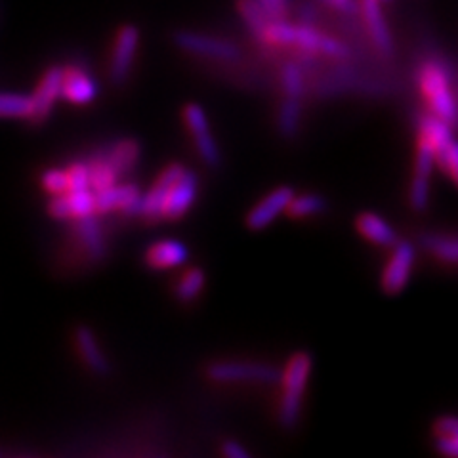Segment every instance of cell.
<instances>
[{
  "label": "cell",
  "instance_id": "24",
  "mask_svg": "<svg viewBox=\"0 0 458 458\" xmlns=\"http://www.w3.org/2000/svg\"><path fill=\"white\" fill-rule=\"evenodd\" d=\"M205 283H207L205 271L200 267H190L188 271H183V276L178 279L174 294L182 304H191L200 294H203Z\"/></svg>",
  "mask_w": 458,
  "mask_h": 458
},
{
  "label": "cell",
  "instance_id": "8",
  "mask_svg": "<svg viewBox=\"0 0 458 458\" xmlns=\"http://www.w3.org/2000/svg\"><path fill=\"white\" fill-rule=\"evenodd\" d=\"M183 170L185 168L180 163H172L161 172L159 178H157L155 183L151 185V190L146 195H141L138 216H141L143 220H148L151 224L163 220L166 197L172 190V185H174L176 180L183 174Z\"/></svg>",
  "mask_w": 458,
  "mask_h": 458
},
{
  "label": "cell",
  "instance_id": "34",
  "mask_svg": "<svg viewBox=\"0 0 458 458\" xmlns=\"http://www.w3.org/2000/svg\"><path fill=\"white\" fill-rule=\"evenodd\" d=\"M42 188L52 195H60L67 191V172L64 170H48L42 174Z\"/></svg>",
  "mask_w": 458,
  "mask_h": 458
},
{
  "label": "cell",
  "instance_id": "32",
  "mask_svg": "<svg viewBox=\"0 0 458 458\" xmlns=\"http://www.w3.org/2000/svg\"><path fill=\"white\" fill-rule=\"evenodd\" d=\"M436 165L441 166V170L451 178V182H456L458 176V148L456 143H449V146L436 149Z\"/></svg>",
  "mask_w": 458,
  "mask_h": 458
},
{
  "label": "cell",
  "instance_id": "17",
  "mask_svg": "<svg viewBox=\"0 0 458 458\" xmlns=\"http://www.w3.org/2000/svg\"><path fill=\"white\" fill-rule=\"evenodd\" d=\"M190 250L182 241H157L146 250V264L151 269H172L188 262Z\"/></svg>",
  "mask_w": 458,
  "mask_h": 458
},
{
  "label": "cell",
  "instance_id": "1",
  "mask_svg": "<svg viewBox=\"0 0 458 458\" xmlns=\"http://www.w3.org/2000/svg\"><path fill=\"white\" fill-rule=\"evenodd\" d=\"M311 355L306 352L294 353L284 370L281 372V401H279V422L283 428L293 429L302 414L304 392L311 375Z\"/></svg>",
  "mask_w": 458,
  "mask_h": 458
},
{
  "label": "cell",
  "instance_id": "39",
  "mask_svg": "<svg viewBox=\"0 0 458 458\" xmlns=\"http://www.w3.org/2000/svg\"><path fill=\"white\" fill-rule=\"evenodd\" d=\"M321 3L336 12H342V13L360 12V4H357L355 0H321Z\"/></svg>",
  "mask_w": 458,
  "mask_h": 458
},
{
  "label": "cell",
  "instance_id": "27",
  "mask_svg": "<svg viewBox=\"0 0 458 458\" xmlns=\"http://www.w3.org/2000/svg\"><path fill=\"white\" fill-rule=\"evenodd\" d=\"M325 210H327V200L321 195H315V193L294 195L291 199L289 207H286L289 216L296 220L318 216V214H323Z\"/></svg>",
  "mask_w": 458,
  "mask_h": 458
},
{
  "label": "cell",
  "instance_id": "15",
  "mask_svg": "<svg viewBox=\"0 0 458 458\" xmlns=\"http://www.w3.org/2000/svg\"><path fill=\"white\" fill-rule=\"evenodd\" d=\"M48 212L55 220H79L90 216V214H96L94 193L90 190H84L54 195L48 205Z\"/></svg>",
  "mask_w": 458,
  "mask_h": 458
},
{
  "label": "cell",
  "instance_id": "18",
  "mask_svg": "<svg viewBox=\"0 0 458 458\" xmlns=\"http://www.w3.org/2000/svg\"><path fill=\"white\" fill-rule=\"evenodd\" d=\"M75 344L79 348V355L81 360L84 361V365L89 367L94 375L98 377H106L109 372V360L106 357L102 346L96 338V335L90 331L89 327H79L75 331Z\"/></svg>",
  "mask_w": 458,
  "mask_h": 458
},
{
  "label": "cell",
  "instance_id": "25",
  "mask_svg": "<svg viewBox=\"0 0 458 458\" xmlns=\"http://www.w3.org/2000/svg\"><path fill=\"white\" fill-rule=\"evenodd\" d=\"M302 121V104L298 98H284L277 113V128L284 138H294Z\"/></svg>",
  "mask_w": 458,
  "mask_h": 458
},
{
  "label": "cell",
  "instance_id": "2",
  "mask_svg": "<svg viewBox=\"0 0 458 458\" xmlns=\"http://www.w3.org/2000/svg\"><path fill=\"white\" fill-rule=\"evenodd\" d=\"M419 86L426 104L439 119L454 126L456 123V99L449 73L437 62H426L419 71Z\"/></svg>",
  "mask_w": 458,
  "mask_h": 458
},
{
  "label": "cell",
  "instance_id": "29",
  "mask_svg": "<svg viewBox=\"0 0 458 458\" xmlns=\"http://www.w3.org/2000/svg\"><path fill=\"white\" fill-rule=\"evenodd\" d=\"M89 174H90V191L92 193L104 191V190L111 188V185L117 183V180H119L104 157H98V159L89 163Z\"/></svg>",
  "mask_w": 458,
  "mask_h": 458
},
{
  "label": "cell",
  "instance_id": "12",
  "mask_svg": "<svg viewBox=\"0 0 458 458\" xmlns=\"http://www.w3.org/2000/svg\"><path fill=\"white\" fill-rule=\"evenodd\" d=\"M360 12L375 48L382 55H394V37L388 21L384 18L382 3H378V0H360Z\"/></svg>",
  "mask_w": 458,
  "mask_h": 458
},
{
  "label": "cell",
  "instance_id": "7",
  "mask_svg": "<svg viewBox=\"0 0 458 458\" xmlns=\"http://www.w3.org/2000/svg\"><path fill=\"white\" fill-rule=\"evenodd\" d=\"M183 121H185V126H188L195 148L199 151V157L203 159V163L208 166H218L222 161V153L216 140H214L210 132L205 109L197 104H188L183 107Z\"/></svg>",
  "mask_w": 458,
  "mask_h": 458
},
{
  "label": "cell",
  "instance_id": "40",
  "mask_svg": "<svg viewBox=\"0 0 458 458\" xmlns=\"http://www.w3.org/2000/svg\"><path fill=\"white\" fill-rule=\"evenodd\" d=\"M378 3H390V0H378Z\"/></svg>",
  "mask_w": 458,
  "mask_h": 458
},
{
  "label": "cell",
  "instance_id": "38",
  "mask_svg": "<svg viewBox=\"0 0 458 458\" xmlns=\"http://www.w3.org/2000/svg\"><path fill=\"white\" fill-rule=\"evenodd\" d=\"M222 454L227 458H249L250 453L239 441H224Z\"/></svg>",
  "mask_w": 458,
  "mask_h": 458
},
{
  "label": "cell",
  "instance_id": "11",
  "mask_svg": "<svg viewBox=\"0 0 458 458\" xmlns=\"http://www.w3.org/2000/svg\"><path fill=\"white\" fill-rule=\"evenodd\" d=\"M140 200L141 193L136 185L114 183L104 191L94 193V208L96 214H109L114 210H121L124 214H140Z\"/></svg>",
  "mask_w": 458,
  "mask_h": 458
},
{
  "label": "cell",
  "instance_id": "36",
  "mask_svg": "<svg viewBox=\"0 0 458 458\" xmlns=\"http://www.w3.org/2000/svg\"><path fill=\"white\" fill-rule=\"evenodd\" d=\"M436 449L443 456L454 458L458 454V436H437L436 437Z\"/></svg>",
  "mask_w": 458,
  "mask_h": 458
},
{
  "label": "cell",
  "instance_id": "9",
  "mask_svg": "<svg viewBox=\"0 0 458 458\" xmlns=\"http://www.w3.org/2000/svg\"><path fill=\"white\" fill-rule=\"evenodd\" d=\"M62 82H64V67L54 65L47 71L45 75H42L37 90L33 92V96H29L31 107H29L27 119H31L37 124L48 119V114L52 113L55 102L62 98Z\"/></svg>",
  "mask_w": 458,
  "mask_h": 458
},
{
  "label": "cell",
  "instance_id": "33",
  "mask_svg": "<svg viewBox=\"0 0 458 458\" xmlns=\"http://www.w3.org/2000/svg\"><path fill=\"white\" fill-rule=\"evenodd\" d=\"M90 190L89 163H75L67 170V191Z\"/></svg>",
  "mask_w": 458,
  "mask_h": 458
},
{
  "label": "cell",
  "instance_id": "26",
  "mask_svg": "<svg viewBox=\"0 0 458 458\" xmlns=\"http://www.w3.org/2000/svg\"><path fill=\"white\" fill-rule=\"evenodd\" d=\"M422 247L432 252L436 258L445 264H456L458 258V245L454 237L439 235V233H424L420 237Z\"/></svg>",
  "mask_w": 458,
  "mask_h": 458
},
{
  "label": "cell",
  "instance_id": "20",
  "mask_svg": "<svg viewBox=\"0 0 458 458\" xmlns=\"http://www.w3.org/2000/svg\"><path fill=\"white\" fill-rule=\"evenodd\" d=\"M77 235L86 254L94 258V260H104L107 254V245H106L102 225H99L94 214L77 220Z\"/></svg>",
  "mask_w": 458,
  "mask_h": 458
},
{
  "label": "cell",
  "instance_id": "31",
  "mask_svg": "<svg viewBox=\"0 0 458 458\" xmlns=\"http://www.w3.org/2000/svg\"><path fill=\"white\" fill-rule=\"evenodd\" d=\"M281 84H283V92L286 98L302 99V96L306 92L304 73L296 64H286L281 69Z\"/></svg>",
  "mask_w": 458,
  "mask_h": 458
},
{
  "label": "cell",
  "instance_id": "4",
  "mask_svg": "<svg viewBox=\"0 0 458 458\" xmlns=\"http://www.w3.org/2000/svg\"><path fill=\"white\" fill-rule=\"evenodd\" d=\"M176 47L183 52L193 54V55H203L212 57V60H222V62H233L241 55V48L235 42L214 37L207 33H197V31H178L174 35Z\"/></svg>",
  "mask_w": 458,
  "mask_h": 458
},
{
  "label": "cell",
  "instance_id": "30",
  "mask_svg": "<svg viewBox=\"0 0 458 458\" xmlns=\"http://www.w3.org/2000/svg\"><path fill=\"white\" fill-rule=\"evenodd\" d=\"M29 107H31L29 96L0 92V117H4V119H27Z\"/></svg>",
  "mask_w": 458,
  "mask_h": 458
},
{
  "label": "cell",
  "instance_id": "3",
  "mask_svg": "<svg viewBox=\"0 0 458 458\" xmlns=\"http://www.w3.org/2000/svg\"><path fill=\"white\" fill-rule=\"evenodd\" d=\"M207 377L220 384H276L281 377V372L267 363L227 360L208 365Z\"/></svg>",
  "mask_w": 458,
  "mask_h": 458
},
{
  "label": "cell",
  "instance_id": "37",
  "mask_svg": "<svg viewBox=\"0 0 458 458\" xmlns=\"http://www.w3.org/2000/svg\"><path fill=\"white\" fill-rule=\"evenodd\" d=\"M434 432L437 436H458V422L453 417H441L434 424Z\"/></svg>",
  "mask_w": 458,
  "mask_h": 458
},
{
  "label": "cell",
  "instance_id": "19",
  "mask_svg": "<svg viewBox=\"0 0 458 458\" xmlns=\"http://www.w3.org/2000/svg\"><path fill=\"white\" fill-rule=\"evenodd\" d=\"M355 227L367 241L375 242V245H380V247H392L397 241L394 227L384 218L377 216L375 212H361L355 220Z\"/></svg>",
  "mask_w": 458,
  "mask_h": 458
},
{
  "label": "cell",
  "instance_id": "21",
  "mask_svg": "<svg viewBox=\"0 0 458 458\" xmlns=\"http://www.w3.org/2000/svg\"><path fill=\"white\" fill-rule=\"evenodd\" d=\"M138 157H140L138 141L136 140H123L119 143H114L104 159L113 168L114 174H117V178H121L123 174H126V172H131L136 166Z\"/></svg>",
  "mask_w": 458,
  "mask_h": 458
},
{
  "label": "cell",
  "instance_id": "23",
  "mask_svg": "<svg viewBox=\"0 0 458 458\" xmlns=\"http://www.w3.org/2000/svg\"><path fill=\"white\" fill-rule=\"evenodd\" d=\"M237 10L241 20L245 21L249 31L258 38L262 40L266 27L269 25L271 18L269 13L262 8V4L258 0H237Z\"/></svg>",
  "mask_w": 458,
  "mask_h": 458
},
{
  "label": "cell",
  "instance_id": "28",
  "mask_svg": "<svg viewBox=\"0 0 458 458\" xmlns=\"http://www.w3.org/2000/svg\"><path fill=\"white\" fill-rule=\"evenodd\" d=\"M436 166V149L426 136H419L417 157H414V178L419 182H429Z\"/></svg>",
  "mask_w": 458,
  "mask_h": 458
},
{
  "label": "cell",
  "instance_id": "10",
  "mask_svg": "<svg viewBox=\"0 0 458 458\" xmlns=\"http://www.w3.org/2000/svg\"><path fill=\"white\" fill-rule=\"evenodd\" d=\"M293 197L294 191L291 188H286V185H281V188L269 191L260 203L250 208L247 216V227L250 232H262V229L274 224L283 212H286V207H289Z\"/></svg>",
  "mask_w": 458,
  "mask_h": 458
},
{
  "label": "cell",
  "instance_id": "14",
  "mask_svg": "<svg viewBox=\"0 0 458 458\" xmlns=\"http://www.w3.org/2000/svg\"><path fill=\"white\" fill-rule=\"evenodd\" d=\"M293 45L298 47V48H302L304 52L325 54L328 57H336V60H342V57H348V54H350L348 47L342 45L340 40L328 37L325 33L315 31L311 25H306V23L294 25Z\"/></svg>",
  "mask_w": 458,
  "mask_h": 458
},
{
  "label": "cell",
  "instance_id": "13",
  "mask_svg": "<svg viewBox=\"0 0 458 458\" xmlns=\"http://www.w3.org/2000/svg\"><path fill=\"white\" fill-rule=\"evenodd\" d=\"M199 191L197 174L191 170H183V174L172 185V190L166 197L163 218L166 220H180L193 207Z\"/></svg>",
  "mask_w": 458,
  "mask_h": 458
},
{
  "label": "cell",
  "instance_id": "5",
  "mask_svg": "<svg viewBox=\"0 0 458 458\" xmlns=\"http://www.w3.org/2000/svg\"><path fill=\"white\" fill-rule=\"evenodd\" d=\"M140 29L136 25H123L113 42L109 55V79L113 84H123L134 67L140 48Z\"/></svg>",
  "mask_w": 458,
  "mask_h": 458
},
{
  "label": "cell",
  "instance_id": "6",
  "mask_svg": "<svg viewBox=\"0 0 458 458\" xmlns=\"http://www.w3.org/2000/svg\"><path fill=\"white\" fill-rule=\"evenodd\" d=\"M392 247L394 250L388 264H386L382 271L380 284L386 294L395 296L399 293H403V289L409 284L417 252H414V247L407 241H395Z\"/></svg>",
  "mask_w": 458,
  "mask_h": 458
},
{
  "label": "cell",
  "instance_id": "22",
  "mask_svg": "<svg viewBox=\"0 0 458 458\" xmlns=\"http://www.w3.org/2000/svg\"><path fill=\"white\" fill-rule=\"evenodd\" d=\"M419 128H420V134L432 141L434 149H441L454 141L453 140V126L443 119H439L437 114H434L432 111L420 114Z\"/></svg>",
  "mask_w": 458,
  "mask_h": 458
},
{
  "label": "cell",
  "instance_id": "16",
  "mask_svg": "<svg viewBox=\"0 0 458 458\" xmlns=\"http://www.w3.org/2000/svg\"><path fill=\"white\" fill-rule=\"evenodd\" d=\"M62 96L75 106H89L98 96L96 81L79 67L64 69Z\"/></svg>",
  "mask_w": 458,
  "mask_h": 458
},
{
  "label": "cell",
  "instance_id": "35",
  "mask_svg": "<svg viewBox=\"0 0 458 458\" xmlns=\"http://www.w3.org/2000/svg\"><path fill=\"white\" fill-rule=\"evenodd\" d=\"M258 3L269 13L271 20H284L291 6V0H258Z\"/></svg>",
  "mask_w": 458,
  "mask_h": 458
}]
</instances>
